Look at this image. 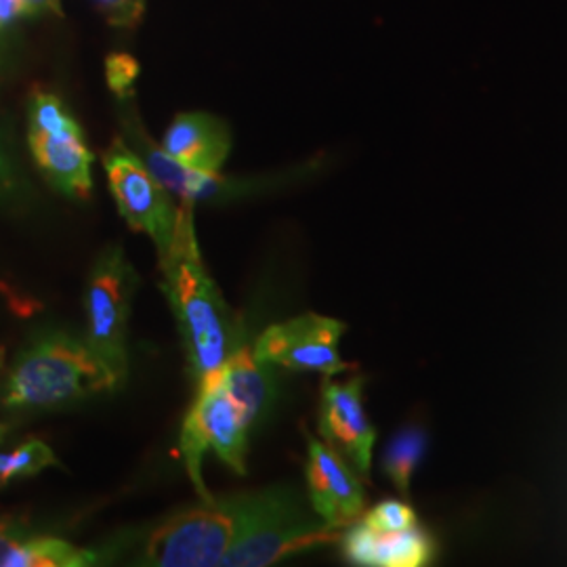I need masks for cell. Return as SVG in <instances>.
<instances>
[{
  "mask_svg": "<svg viewBox=\"0 0 567 567\" xmlns=\"http://www.w3.org/2000/svg\"><path fill=\"white\" fill-rule=\"evenodd\" d=\"M122 126L126 133V143L137 152L152 175L163 183L164 187L175 194L179 200L187 203H217L243 196L246 192L259 189V185L246 182H231L225 179L219 173H204L177 163L164 152L161 145L152 142L147 131L143 128L140 116L126 107V100H122Z\"/></svg>",
  "mask_w": 567,
  "mask_h": 567,
  "instance_id": "30bf717a",
  "label": "cell"
},
{
  "mask_svg": "<svg viewBox=\"0 0 567 567\" xmlns=\"http://www.w3.org/2000/svg\"><path fill=\"white\" fill-rule=\"evenodd\" d=\"M105 21L114 28L133 30L145 13V0H91Z\"/></svg>",
  "mask_w": 567,
  "mask_h": 567,
  "instance_id": "7402d4cb",
  "label": "cell"
},
{
  "mask_svg": "<svg viewBox=\"0 0 567 567\" xmlns=\"http://www.w3.org/2000/svg\"><path fill=\"white\" fill-rule=\"evenodd\" d=\"M161 259L163 292L177 328L196 386L213 379L229 358L240 334L234 328L221 290L204 269L196 243L194 204L179 200V221L171 248Z\"/></svg>",
  "mask_w": 567,
  "mask_h": 567,
  "instance_id": "6da1fadb",
  "label": "cell"
},
{
  "mask_svg": "<svg viewBox=\"0 0 567 567\" xmlns=\"http://www.w3.org/2000/svg\"><path fill=\"white\" fill-rule=\"evenodd\" d=\"M122 381L86 337L44 330L21 349L0 400L9 410H53L114 391Z\"/></svg>",
  "mask_w": 567,
  "mask_h": 567,
  "instance_id": "7a4b0ae2",
  "label": "cell"
},
{
  "mask_svg": "<svg viewBox=\"0 0 567 567\" xmlns=\"http://www.w3.org/2000/svg\"><path fill=\"white\" fill-rule=\"evenodd\" d=\"M28 143L34 163L58 192L76 200L91 198L93 152L84 142L81 126L60 133L28 128Z\"/></svg>",
  "mask_w": 567,
  "mask_h": 567,
  "instance_id": "7c38bea8",
  "label": "cell"
},
{
  "mask_svg": "<svg viewBox=\"0 0 567 567\" xmlns=\"http://www.w3.org/2000/svg\"><path fill=\"white\" fill-rule=\"evenodd\" d=\"M140 76V63L128 53H112L105 58V81L110 91L122 100L133 97V86Z\"/></svg>",
  "mask_w": 567,
  "mask_h": 567,
  "instance_id": "ffe728a7",
  "label": "cell"
},
{
  "mask_svg": "<svg viewBox=\"0 0 567 567\" xmlns=\"http://www.w3.org/2000/svg\"><path fill=\"white\" fill-rule=\"evenodd\" d=\"M344 330L347 326L334 318L305 313L282 324L269 326L252 344V351L264 364L334 377L351 368L339 353Z\"/></svg>",
  "mask_w": 567,
  "mask_h": 567,
  "instance_id": "ba28073f",
  "label": "cell"
},
{
  "mask_svg": "<svg viewBox=\"0 0 567 567\" xmlns=\"http://www.w3.org/2000/svg\"><path fill=\"white\" fill-rule=\"evenodd\" d=\"M365 526L379 532H402L419 526V517L414 508L402 501H383L377 507L370 508L364 515Z\"/></svg>",
  "mask_w": 567,
  "mask_h": 567,
  "instance_id": "d6986e66",
  "label": "cell"
},
{
  "mask_svg": "<svg viewBox=\"0 0 567 567\" xmlns=\"http://www.w3.org/2000/svg\"><path fill=\"white\" fill-rule=\"evenodd\" d=\"M28 9H30V18L44 16V13L61 16V0H28Z\"/></svg>",
  "mask_w": 567,
  "mask_h": 567,
  "instance_id": "cb8c5ba5",
  "label": "cell"
},
{
  "mask_svg": "<svg viewBox=\"0 0 567 567\" xmlns=\"http://www.w3.org/2000/svg\"><path fill=\"white\" fill-rule=\"evenodd\" d=\"M305 482L313 513L330 527L343 529L364 513L362 482L334 447L309 437Z\"/></svg>",
  "mask_w": 567,
  "mask_h": 567,
  "instance_id": "8fae6325",
  "label": "cell"
},
{
  "mask_svg": "<svg viewBox=\"0 0 567 567\" xmlns=\"http://www.w3.org/2000/svg\"><path fill=\"white\" fill-rule=\"evenodd\" d=\"M426 446H429V437H426L425 426L421 425L402 426L385 446L381 468L386 480L404 498H410L412 477L425 458Z\"/></svg>",
  "mask_w": 567,
  "mask_h": 567,
  "instance_id": "e0dca14e",
  "label": "cell"
},
{
  "mask_svg": "<svg viewBox=\"0 0 567 567\" xmlns=\"http://www.w3.org/2000/svg\"><path fill=\"white\" fill-rule=\"evenodd\" d=\"M343 553L353 566L421 567L433 564L437 543L425 527L379 532L355 522L344 532Z\"/></svg>",
  "mask_w": 567,
  "mask_h": 567,
  "instance_id": "4fadbf2b",
  "label": "cell"
},
{
  "mask_svg": "<svg viewBox=\"0 0 567 567\" xmlns=\"http://www.w3.org/2000/svg\"><path fill=\"white\" fill-rule=\"evenodd\" d=\"M58 465L53 450L41 440H28L13 452L0 454V486L9 484L16 477L37 475L47 466Z\"/></svg>",
  "mask_w": 567,
  "mask_h": 567,
  "instance_id": "ac0fdd59",
  "label": "cell"
},
{
  "mask_svg": "<svg viewBox=\"0 0 567 567\" xmlns=\"http://www.w3.org/2000/svg\"><path fill=\"white\" fill-rule=\"evenodd\" d=\"M219 381L231 404L236 405L244 425L252 429L274 400V379L271 365L264 364L255 355L252 344L244 341L243 332L219 370Z\"/></svg>",
  "mask_w": 567,
  "mask_h": 567,
  "instance_id": "9a60e30c",
  "label": "cell"
},
{
  "mask_svg": "<svg viewBox=\"0 0 567 567\" xmlns=\"http://www.w3.org/2000/svg\"><path fill=\"white\" fill-rule=\"evenodd\" d=\"M2 55H4V32L0 30V61H2Z\"/></svg>",
  "mask_w": 567,
  "mask_h": 567,
  "instance_id": "d4e9b609",
  "label": "cell"
},
{
  "mask_svg": "<svg viewBox=\"0 0 567 567\" xmlns=\"http://www.w3.org/2000/svg\"><path fill=\"white\" fill-rule=\"evenodd\" d=\"M248 426L244 425L236 405L227 398L219 381V372L203 385L196 386L192 410L185 416L182 429L183 461L189 480L198 489L200 498H210L203 482V458L213 450L225 465L238 475L246 473V446Z\"/></svg>",
  "mask_w": 567,
  "mask_h": 567,
  "instance_id": "8992f818",
  "label": "cell"
},
{
  "mask_svg": "<svg viewBox=\"0 0 567 567\" xmlns=\"http://www.w3.org/2000/svg\"><path fill=\"white\" fill-rule=\"evenodd\" d=\"M364 377L344 383L326 381L320 400V435L364 480L370 477L377 429L364 408Z\"/></svg>",
  "mask_w": 567,
  "mask_h": 567,
  "instance_id": "9c48e42d",
  "label": "cell"
},
{
  "mask_svg": "<svg viewBox=\"0 0 567 567\" xmlns=\"http://www.w3.org/2000/svg\"><path fill=\"white\" fill-rule=\"evenodd\" d=\"M280 486L210 496L196 507L168 515L142 543L140 566L219 567L231 545L255 526Z\"/></svg>",
  "mask_w": 567,
  "mask_h": 567,
  "instance_id": "3957f363",
  "label": "cell"
},
{
  "mask_svg": "<svg viewBox=\"0 0 567 567\" xmlns=\"http://www.w3.org/2000/svg\"><path fill=\"white\" fill-rule=\"evenodd\" d=\"M2 364H4V349L0 347V368H2Z\"/></svg>",
  "mask_w": 567,
  "mask_h": 567,
  "instance_id": "484cf974",
  "label": "cell"
},
{
  "mask_svg": "<svg viewBox=\"0 0 567 567\" xmlns=\"http://www.w3.org/2000/svg\"><path fill=\"white\" fill-rule=\"evenodd\" d=\"M28 194V185L21 177L20 168L16 164V158L7 145V140L0 135V204L23 203Z\"/></svg>",
  "mask_w": 567,
  "mask_h": 567,
  "instance_id": "44dd1931",
  "label": "cell"
},
{
  "mask_svg": "<svg viewBox=\"0 0 567 567\" xmlns=\"http://www.w3.org/2000/svg\"><path fill=\"white\" fill-rule=\"evenodd\" d=\"M339 538L341 529L311 515L297 489L280 486L261 519L225 553L221 567L271 566L284 557L326 547Z\"/></svg>",
  "mask_w": 567,
  "mask_h": 567,
  "instance_id": "5b68a950",
  "label": "cell"
},
{
  "mask_svg": "<svg viewBox=\"0 0 567 567\" xmlns=\"http://www.w3.org/2000/svg\"><path fill=\"white\" fill-rule=\"evenodd\" d=\"M100 564L93 550L53 536H37L0 519V567H86Z\"/></svg>",
  "mask_w": 567,
  "mask_h": 567,
  "instance_id": "2e32d148",
  "label": "cell"
},
{
  "mask_svg": "<svg viewBox=\"0 0 567 567\" xmlns=\"http://www.w3.org/2000/svg\"><path fill=\"white\" fill-rule=\"evenodd\" d=\"M103 168L118 213L133 231L156 244L158 257L171 248L179 221V204L145 166L128 143L116 140L103 154Z\"/></svg>",
  "mask_w": 567,
  "mask_h": 567,
  "instance_id": "52a82bcc",
  "label": "cell"
},
{
  "mask_svg": "<svg viewBox=\"0 0 567 567\" xmlns=\"http://www.w3.org/2000/svg\"><path fill=\"white\" fill-rule=\"evenodd\" d=\"M135 288L137 271L121 244L107 246L93 265L84 292L86 341L122 379L128 372L126 339Z\"/></svg>",
  "mask_w": 567,
  "mask_h": 567,
  "instance_id": "277c9868",
  "label": "cell"
},
{
  "mask_svg": "<svg viewBox=\"0 0 567 567\" xmlns=\"http://www.w3.org/2000/svg\"><path fill=\"white\" fill-rule=\"evenodd\" d=\"M21 18H30L28 0H0V30L7 32Z\"/></svg>",
  "mask_w": 567,
  "mask_h": 567,
  "instance_id": "603a6c76",
  "label": "cell"
},
{
  "mask_svg": "<svg viewBox=\"0 0 567 567\" xmlns=\"http://www.w3.org/2000/svg\"><path fill=\"white\" fill-rule=\"evenodd\" d=\"M2 433H4V429H2V425H0V437H2Z\"/></svg>",
  "mask_w": 567,
  "mask_h": 567,
  "instance_id": "4316f807",
  "label": "cell"
},
{
  "mask_svg": "<svg viewBox=\"0 0 567 567\" xmlns=\"http://www.w3.org/2000/svg\"><path fill=\"white\" fill-rule=\"evenodd\" d=\"M161 147L189 168L219 173L231 152V131L227 122L213 114L187 112L166 128Z\"/></svg>",
  "mask_w": 567,
  "mask_h": 567,
  "instance_id": "5bb4252c",
  "label": "cell"
}]
</instances>
